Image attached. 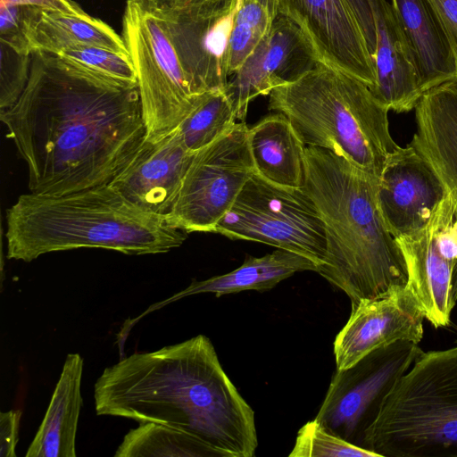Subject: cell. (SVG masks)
Here are the masks:
<instances>
[{
	"instance_id": "obj_33",
	"label": "cell",
	"mask_w": 457,
	"mask_h": 457,
	"mask_svg": "<svg viewBox=\"0 0 457 457\" xmlns=\"http://www.w3.org/2000/svg\"><path fill=\"white\" fill-rule=\"evenodd\" d=\"M449 41L457 70V0H428Z\"/></svg>"
},
{
	"instance_id": "obj_11",
	"label": "cell",
	"mask_w": 457,
	"mask_h": 457,
	"mask_svg": "<svg viewBox=\"0 0 457 457\" xmlns=\"http://www.w3.org/2000/svg\"><path fill=\"white\" fill-rule=\"evenodd\" d=\"M239 0L160 8L194 96L228 84V46Z\"/></svg>"
},
{
	"instance_id": "obj_15",
	"label": "cell",
	"mask_w": 457,
	"mask_h": 457,
	"mask_svg": "<svg viewBox=\"0 0 457 457\" xmlns=\"http://www.w3.org/2000/svg\"><path fill=\"white\" fill-rule=\"evenodd\" d=\"M445 195L437 176L410 144L388 157L378 178V208L395 238L420 229Z\"/></svg>"
},
{
	"instance_id": "obj_6",
	"label": "cell",
	"mask_w": 457,
	"mask_h": 457,
	"mask_svg": "<svg viewBox=\"0 0 457 457\" xmlns=\"http://www.w3.org/2000/svg\"><path fill=\"white\" fill-rule=\"evenodd\" d=\"M361 447L378 457H457V345L420 353L384 396Z\"/></svg>"
},
{
	"instance_id": "obj_34",
	"label": "cell",
	"mask_w": 457,
	"mask_h": 457,
	"mask_svg": "<svg viewBox=\"0 0 457 457\" xmlns=\"http://www.w3.org/2000/svg\"><path fill=\"white\" fill-rule=\"evenodd\" d=\"M0 4L34 6L79 16L87 14L73 0H0Z\"/></svg>"
},
{
	"instance_id": "obj_27",
	"label": "cell",
	"mask_w": 457,
	"mask_h": 457,
	"mask_svg": "<svg viewBox=\"0 0 457 457\" xmlns=\"http://www.w3.org/2000/svg\"><path fill=\"white\" fill-rule=\"evenodd\" d=\"M273 19L257 0H239L228 46L229 76L236 73L269 32Z\"/></svg>"
},
{
	"instance_id": "obj_38",
	"label": "cell",
	"mask_w": 457,
	"mask_h": 457,
	"mask_svg": "<svg viewBox=\"0 0 457 457\" xmlns=\"http://www.w3.org/2000/svg\"><path fill=\"white\" fill-rule=\"evenodd\" d=\"M453 301L457 302V263L454 267L453 270Z\"/></svg>"
},
{
	"instance_id": "obj_18",
	"label": "cell",
	"mask_w": 457,
	"mask_h": 457,
	"mask_svg": "<svg viewBox=\"0 0 457 457\" xmlns=\"http://www.w3.org/2000/svg\"><path fill=\"white\" fill-rule=\"evenodd\" d=\"M438 228V213L435 207L420 229L395 238L405 263L406 287L425 319L435 328L450 324L456 303L453 298V278L457 262L450 259L442 249Z\"/></svg>"
},
{
	"instance_id": "obj_16",
	"label": "cell",
	"mask_w": 457,
	"mask_h": 457,
	"mask_svg": "<svg viewBox=\"0 0 457 457\" xmlns=\"http://www.w3.org/2000/svg\"><path fill=\"white\" fill-rule=\"evenodd\" d=\"M177 129L157 140H145L127 166L109 183L128 201L167 216L195 156Z\"/></svg>"
},
{
	"instance_id": "obj_8",
	"label": "cell",
	"mask_w": 457,
	"mask_h": 457,
	"mask_svg": "<svg viewBox=\"0 0 457 457\" xmlns=\"http://www.w3.org/2000/svg\"><path fill=\"white\" fill-rule=\"evenodd\" d=\"M215 233L299 253L323 262L326 234L320 214L303 187L271 183L252 173Z\"/></svg>"
},
{
	"instance_id": "obj_5",
	"label": "cell",
	"mask_w": 457,
	"mask_h": 457,
	"mask_svg": "<svg viewBox=\"0 0 457 457\" xmlns=\"http://www.w3.org/2000/svg\"><path fill=\"white\" fill-rule=\"evenodd\" d=\"M269 109L284 114L306 146L328 149L379 178L398 145L388 112L362 81L318 62L273 89Z\"/></svg>"
},
{
	"instance_id": "obj_39",
	"label": "cell",
	"mask_w": 457,
	"mask_h": 457,
	"mask_svg": "<svg viewBox=\"0 0 457 457\" xmlns=\"http://www.w3.org/2000/svg\"><path fill=\"white\" fill-rule=\"evenodd\" d=\"M456 345H457V342H456Z\"/></svg>"
},
{
	"instance_id": "obj_12",
	"label": "cell",
	"mask_w": 457,
	"mask_h": 457,
	"mask_svg": "<svg viewBox=\"0 0 457 457\" xmlns=\"http://www.w3.org/2000/svg\"><path fill=\"white\" fill-rule=\"evenodd\" d=\"M278 13L303 32L320 62L376 85V70L362 31V0H277Z\"/></svg>"
},
{
	"instance_id": "obj_32",
	"label": "cell",
	"mask_w": 457,
	"mask_h": 457,
	"mask_svg": "<svg viewBox=\"0 0 457 457\" xmlns=\"http://www.w3.org/2000/svg\"><path fill=\"white\" fill-rule=\"evenodd\" d=\"M21 410H10L0 413V456L15 457L19 440Z\"/></svg>"
},
{
	"instance_id": "obj_35",
	"label": "cell",
	"mask_w": 457,
	"mask_h": 457,
	"mask_svg": "<svg viewBox=\"0 0 457 457\" xmlns=\"http://www.w3.org/2000/svg\"><path fill=\"white\" fill-rule=\"evenodd\" d=\"M209 1L212 0H173L172 6L170 8H186Z\"/></svg>"
},
{
	"instance_id": "obj_37",
	"label": "cell",
	"mask_w": 457,
	"mask_h": 457,
	"mask_svg": "<svg viewBox=\"0 0 457 457\" xmlns=\"http://www.w3.org/2000/svg\"><path fill=\"white\" fill-rule=\"evenodd\" d=\"M160 8H170L173 4V0H149Z\"/></svg>"
},
{
	"instance_id": "obj_10",
	"label": "cell",
	"mask_w": 457,
	"mask_h": 457,
	"mask_svg": "<svg viewBox=\"0 0 457 457\" xmlns=\"http://www.w3.org/2000/svg\"><path fill=\"white\" fill-rule=\"evenodd\" d=\"M422 351L418 344L400 341L371 352L350 368L337 370L315 420L361 447L384 396Z\"/></svg>"
},
{
	"instance_id": "obj_29",
	"label": "cell",
	"mask_w": 457,
	"mask_h": 457,
	"mask_svg": "<svg viewBox=\"0 0 457 457\" xmlns=\"http://www.w3.org/2000/svg\"><path fill=\"white\" fill-rule=\"evenodd\" d=\"M56 55L103 76L137 83L136 71L129 54L96 46L75 45Z\"/></svg>"
},
{
	"instance_id": "obj_13",
	"label": "cell",
	"mask_w": 457,
	"mask_h": 457,
	"mask_svg": "<svg viewBox=\"0 0 457 457\" xmlns=\"http://www.w3.org/2000/svg\"><path fill=\"white\" fill-rule=\"evenodd\" d=\"M319 62L300 29L278 13L269 32L228 80L226 90L239 121H245L249 103L295 81Z\"/></svg>"
},
{
	"instance_id": "obj_26",
	"label": "cell",
	"mask_w": 457,
	"mask_h": 457,
	"mask_svg": "<svg viewBox=\"0 0 457 457\" xmlns=\"http://www.w3.org/2000/svg\"><path fill=\"white\" fill-rule=\"evenodd\" d=\"M226 87L199 95L193 109L176 128L190 151L196 153L207 146L237 123V113Z\"/></svg>"
},
{
	"instance_id": "obj_31",
	"label": "cell",
	"mask_w": 457,
	"mask_h": 457,
	"mask_svg": "<svg viewBox=\"0 0 457 457\" xmlns=\"http://www.w3.org/2000/svg\"><path fill=\"white\" fill-rule=\"evenodd\" d=\"M27 5L0 4V41L16 51L31 54L27 37Z\"/></svg>"
},
{
	"instance_id": "obj_22",
	"label": "cell",
	"mask_w": 457,
	"mask_h": 457,
	"mask_svg": "<svg viewBox=\"0 0 457 457\" xmlns=\"http://www.w3.org/2000/svg\"><path fill=\"white\" fill-rule=\"evenodd\" d=\"M84 360L79 353L66 355L62 372L42 422L26 457H76V436L82 407Z\"/></svg>"
},
{
	"instance_id": "obj_24",
	"label": "cell",
	"mask_w": 457,
	"mask_h": 457,
	"mask_svg": "<svg viewBox=\"0 0 457 457\" xmlns=\"http://www.w3.org/2000/svg\"><path fill=\"white\" fill-rule=\"evenodd\" d=\"M27 37L32 53L58 54L71 46L89 45L129 54L122 37L89 14L79 16L28 6Z\"/></svg>"
},
{
	"instance_id": "obj_4",
	"label": "cell",
	"mask_w": 457,
	"mask_h": 457,
	"mask_svg": "<svg viewBox=\"0 0 457 457\" xmlns=\"http://www.w3.org/2000/svg\"><path fill=\"white\" fill-rule=\"evenodd\" d=\"M6 225L7 258L26 262L79 248L163 253L188 234L166 216L134 205L110 184L62 195L23 194L7 210Z\"/></svg>"
},
{
	"instance_id": "obj_3",
	"label": "cell",
	"mask_w": 457,
	"mask_h": 457,
	"mask_svg": "<svg viewBox=\"0 0 457 457\" xmlns=\"http://www.w3.org/2000/svg\"><path fill=\"white\" fill-rule=\"evenodd\" d=\"M303 188L323 221L326 253L317 272L344 291L352 306L405 287L407 272L377 198L378 178L345 157L306 146Z\"/></svg>"
},
{
	"instance_id": "obj_14",
	"label": "cell",
	"mask_w": 457,
	"mask_h": 457,
	"mask_svg": "<svg viewBox=\"0 0 457 457\" xmlns=\"http://www.w3.org/2000/svg\"><path fill=\"white\" fill-rule=\"evenodd\" d=\"M425 317L410 289H391L352 306L334 342L337 370L354 365L371 352L400 341L419 344Z\"/></svg>"
},
{
	"instance_id": "obj_20",
	"label": "cell",
	"mask_w": 457,
	"mask_h": 457,
	"mask_svg": "<svg viewBox=\"0 0 457 457\" xmlns=\"http://www.w3.org/2000/svg\"><path fill=\"white\" fill-rule=\"evenodd\" d=\"M307 270L317 272V263L306 256L283 249L278 248L262 257L247 256L241 266L228 273L201 281L193 279L185 289L150 305L139 316L126 320L118 334L126 339L140 319L184 297L202 293H212L216 297H220L245 290L263 292L296 272Z\"/></svg>"
},
{
	"instance_id": "obj_21",
	"label": "cell",
	"mask_w": 457,
	"mask_h": 457,
	"mask_svg": "<svg viewBox=\"0 0 457 457\" xmlns=\"http://www.w3.org/2000/svg\"><path fill=\"white\" fill-rule=\"evenodd\" d=\"M417 70L422 93L457 80L454 57L428 0H391Z\"/></svg>"
},
{
	"instance_id": "obj_36",
	"label": "cell",
	"mask_w": 457,
	"mask_h": 457,
	"mask_svg": "<svg viewBox=\"0 0 457 457\" xmlns=\"http://www.w3.org/2000/svg\"><path fill=\"white\" fill-rule=\"evenodd\" d=\"M259 1L270 12L274 20L278 15V1L277 0H257Z\"/></svg>"
},
{
	"instance_id": "obj_17",
	"label": "cell",
	"mask_w": 457,
	"mask_h": 457,
	"mask_svg": "<svg viewBox=\"0 0 457 457\" xmlns=\"http://www.w3.org/2000/svg\"><path fill=\"white\" fill-rule=\"evenodd\" d=\"M369 4L362 30L376 70L370 90L389 111L410 112L423 95L411 49L391 3Z\"/></svg>"
},
{
	"instance_id": "obj_30",
	"label": "cell",
	"mask_w": 457,
	"mask_h": 457,
	"mask_svg": "<svg viewBox=\"0 0 457 457\" xmlns=\"http://www.w3.org/2000/svg\"><path fill=\"white\" fill-rule=\"evenodd\" d=\"M0 111L19 99L29 79L31 54L16 51L0 41Z\"/></svg>"
},
{
	"instance_id": "obj_7",
	"label": "cell",
	"mask_w": 457,
	"mask_h": 457,
	"mask_svg": "<svg viewBox=\"0 0 457 457\" xmlns=\"http://www.w3.org/2000/svg\"><path fill=\"white\" fill-rule=\"evenodd\" d=\"M122 38L134 65L146 127V140L174 130L195 104L160 7L127 0Z\"/></svg>"
},
{
	"instance_id": "obj_19",
	"label": "cell",
	"mask_w": 457,
	"mask_h": 457,
	"mask_svg": "<svg viewBox=\"0 0 457 457\" xmlns=\"http://www.w3.org/2000/svg\"><path fill=\"white\" fill-rule=\"evenodd\" d=\"M414 109L410 145L457 199V80L428 90Z\"/></svg>"
},
{
	"instance_id": "obj_2",
	"label": "cell",
	"mask_w": 457,
	"mask_h": 457,
	"mask_svg": "<svg viewBox=\"0 0 457 457\" xmlns=\"http://www.w3.org/2000/svg\"><path fill=\"white\" fill-rule=\"evenodd\" d=\"M94 401L98 416L175 428L217 457H253L258 445L254 412L204 335L105 368L95 383Z\"/></svg>"
},
{
	"instance_id": "obj_28",
	"label": "cell",
	"mask_w": 457,
	"mask_h": 457,
	"mask_svg": "<svg viewBox=\"0 0 457 457\" xmlns=\"http://www.w3.org/2000/svg\"><path fill=\"white\" fill-rule=\"evenodd\" d=\"M289 457H378L376 453L333 434L315 419L298 431Z\"/></svg>"
},
{
	"instance_id": "obj_23",
	"label": "cell",
	"mask_w": 457,
	"mask_h": 457,
	"mask_svg": "<svg viewBox=\"0 0 457 457\" xmlns=\"http://www.w3.org/2000/svg\"><path fill=\"white\" fill-rule=\"evenodd\" d=\"M248 144L257 174L279 186L303 187L306 145L284 114L274 112L249 128Z\"/></svg>"
},
{
	"instance_id": "obj_25",
	"label": "cell",
	"mask_w": 457,
	"mask_h": 457,
	"mask_svg": "<svg viewBox=\"0 0 457 457\" xmlns=\"http://www.w3.org/2000/svg\"><path fill=\"white\" fill-rule=\"evenodd\" d=\"M115 457H217L196 437L163 424L140 423L130 429L114 453Z\"/></svg>"
},
{
	"instance_id": "obj_9",
	"label": "cell",
	"mask_w": 457,
	"mask_h": 457,
	"mask_svg": "<svg viewBox=\"0 0 457 457\" xmlns=\"http://www.w3.org/2000/svg\"><path fill=\"white\" fill-rule=\"evenodd\" d=\"M245 121L200 149L189 165L177 200L166 216L187 233L212 232L254 172Z\"/></svg>"
},
{
	"instance_id": "obj_1",
	"label": "cell",
	"mask_w": 457,
	"mask_h": 457,
	"mask_svg": "<svg viewBox=\"0 0 457 457\" xmlns=\"http://www.w3.org/2000/svg\"><path fill=\"white\" fill-rule=\"evenodd\" d=\"M0 120L37 195L111 183L146 137L137 83L45 52L32 53L27 86Z\"/></svg>"
}]
</instances>
